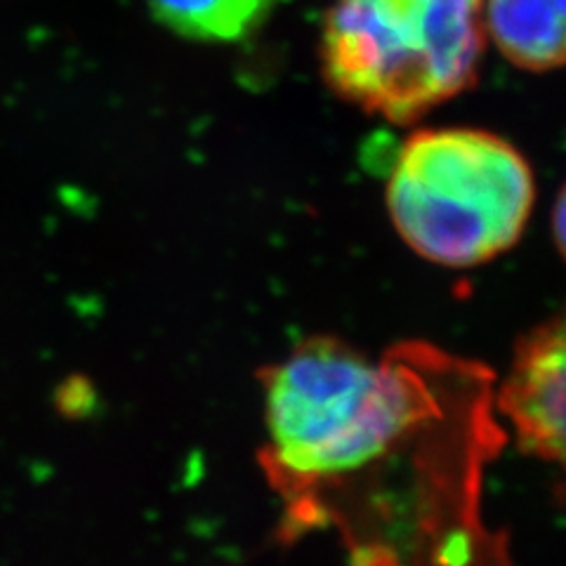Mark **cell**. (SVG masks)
Masks as SVG:
<instances>
[{
	"instance_id": "1",
	"label": "cell",
	"mask_w": 566,
	"mask_h": 566,
	"mask_svg": "<svg viewBox=\"0 0 566 566\" xmlns=\"http://www.w3.org/2000/svg\"><path fill=\"white\" fill-rule=\"evenodd\" d=\"M482 366L422 343L370 359L333 338L264 374L262 468L283 528H335L349 566H510L482 522L501 444Z\"/></svg>"
},
{
	"instance_id": "2",
	"label": "cell",
	"mask_w": 566,
	"mask_h": 566,
	"mask_svg": "<svg viewBox=\"0 0 566 566\" xmlns=\"http://www.w3.org/2000/svg\"><path fill=\"white\" fill-rule=\"evenodd\" d=\"M484 33V0H338L324 78L366 114L411 123L474 83Z\"/></svg>"
},
{
	"instance_id": "3",
	"label": "cell",
	"mask_w": 566,
	"mask_h": 566,
	"mask_svg": "<svg viewBox=\"0 0 566 566\" xmlns=\"http://www.w3.org/2000/svg\"><path fill=\"white\" fill-rule=\"evenodd\" d=\"M534 199L526 158L507 139L474 128L411 135L387 180L399 237L444 268H474L505 253L520 241Z\"/></svg>"
},
{
	"instance_id": "4",
	"label": "cell",
	"mask_w": 566,
	"mask_h": 566,
	"mask_svg": "<svg viewBox=\"0 0 566 566\" xmlns=\"http://www.w3.org/2000/svg\"><path fill=\"white\" fill-rule=\"evenodd\" d=\"M499 406L522 449L555 465L566 484V307L520 343Z\"/></svg>"
},
{
	"instance_id": "5",
	"label": "cell",
	"mask_w": 566,
	"mask_h": 566,
	"mask_svg": "<svg viewBox=\"0 0 566 566\" xmlns=\"http://www.w3.org/2000/svg\"><path fill=\"white\" fill-rule=\"evenodd\" d=\"M484 27L512 64L528 71L566 66V0H486Z\"/></svg>"
},
{
	"instance_id": "6",
	"label": "cell",
	"mask_w": 566,
	"mask_h": 566,
	"mask_svg": "<svg viewBox=\"0 0 566 566\" xmlns=\"http://www.w3.org/2000/svg\"><path fill=\"white\" fill-rule=\"evenodd\" d=\"M156 22L191 41L229 43L251 33L272 0H147Z\"/></svg>"
},
{
	"instance_id": "7",
	"label": "cell",
	"mask_w": 566,
	"mask_h": 566,
	"mask_svg": "<svg viewBox=\"0 0 566 566\" xmlns=\"http://www.w3.org/2000/svg\"><path fill=\"white\" fill-rule=\"evenodd\" d=\"M553 234H555L559 253H562L564 260H566V185H564V189L559 191L557 203H555V212H553Z\"/></svg>"
}]
</instances>
